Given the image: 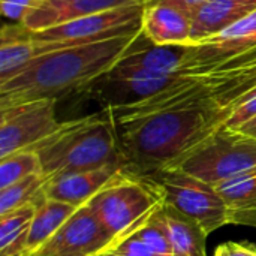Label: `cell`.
Returning <instances> with one entry per match:
<instances>
[{
	"mask_svg": "<svg viewBox=\"0 0 256 256\" xmlns=\"http://www.w3.org/2000/svg\"><path fill=\"white\" fill-rule=\"evenodd\" d=\"M231 224L256 226V168L242 172L216 186Z\"/></svg>",
	"mask_w": 256,
	"mask_h": 256,
	"instance_id": "18",
	"label": "cell"
},
{
	"mask_svg": "<svg viewBox=\"0 0 256 256\" xmlns=\"http://www.w3.org/2000/svg\"><path fill=\"white\" fill-rule=\"evenodd\" d=\"M141 33L36 56L16 76L0 86V110L54 99L88 88L111 70Z\"/></svg>",
	"mask_w": 256,
	"mask_h": 256,
	"instance_id": "2",
	"label": "cell"
},
{
	"mask_svg": "<svg viewBox=\"0 0 256 256\" xmlns=\"http://www.w3.org/2000/svg\"><path fill=\"white\" fill-rule=\"evenodd\" d=\"M22 256H40L38 252H28V254H24Z\"/></svg>",
	"mask_w": 256,
	"mask_h": 256,
	"instance_id": "31",
	"label": "cell"
},
{
	"mask_svg": "<svg viewBox=\"0 0 256 256\" xmlns=\"http://www.w3.org/2000/svg\"><path fill=\"white\" fill-rule=\"evenodd\" d=\"M256 10V0H210L190 18L194 44L212 38Z\"/></svg>",
	"mask_w": 256,
	"mask_h": 256,
	"instance_id": "15",
	"label": "cell"
},
{
	"mask_svg": "<svg viewBox=\"0 0 256 256\" xmlns=\"http://www.w3.org/2000/svg\"><path fill=\"white\" fill-rule=\"evenodd\" d=\"M96 256H123V255L116 254V252H112V250H105V252H102V254H99V255H96Z\"/></svg>",
	"mask_w": 256,
	"mask_h": 256,
	"instance_id": "30",
	"label": "cell"
},
{
	"mask_svg": "<svg viewBox=\"0 0 256 256\" xmlns=\"http://www.w3.org/2000/svg\"><path fill=\"white\" fill-rule=\"evenodd\" d=\"M34 206L36 208H34V216L28 234L26 254L39 250L48 240H51L56 236V232L66 224V220L78 210V207L75 206L46 198L45 195H42Z\"/></svg>",
	"mask_w": 256,
	"mask_h": 256,
	"instance_id": "20",
	"label": "cell"
},
{
	"mask_svg": "<svg viewBox=\"0 0 256 256\" xmlns=\"http://www.w3.org/2000/svg\"><path fill=\"white\" fill-rule=\"evenodd\" d=\"M256 46V10L230 28L186 48L180 75L196 76Z\"/></svg>",
	"mask_w": 256,
	"mask_h": 256,
	"instance_id": "9",
	"label": "cell"
},
{
	"mask_svg": "<svg viewBox=\"0 0 256 256\" xmlns=\"http://www.w3.org/2000/svg\"><path fill=\"white\" fill-rule=\"evenodd\" d=\"M156 0H40L20 22L30 32H39L81 16L128 6H147Z\"/></svg>",
	"mask_w": 256,
	"mask_h": 256,
	"instance_id": "12",
	"label": "cell"
},
{
	"mask_svg": "<svg viewBox=\"0 0 256 256\" xmlns=\"http://www.w3.org/2000/svg\"><path fill=\"white\" fill-rule=\"evenodd\" d=\"M138 38L118 60V68L152 75H180V68L186 48L158 46L153 45L150 40L147 46H140Z\"/></svg>",
	"mask_w": 256,
	"mask_h": 256,
	"instance_id": "16",
	"label": "cell"
},
{
	"mask_svg": "<svg viewBox=\"0 0 256 256\" xmlns=\"http://www.w3.org/2000/svg\"><path fill=\"white\" fill-rule=\"evenodd\" d=\"M141 177L159 189L165 204L196 220L207 236L231 224L228 208L216 186L177 168H164Z\"/></svg>",
	"mask_w": 256,
	"mask_h": 256,
	"instance_id": "7",
	"label": "cell"
},
{
	"mask_svg": "<svg viewBox=\"0 0 256 256\" xmlns=\"http://www.w3.org/2000/svg\"><path fill=\"white\" fill-rule=\"evenodd\" d=\"M39 2L40 0H0V8L6 18L21 22Z\"/></svg>",
	"mask_w": 256,
	"mask_h": 256,
	"instance_id": "26",
	"label": "cell"
},
{
	"mask_svg": "<svg viewBox=\"0 0 256 256\" xmlns=\"http://www.w3.org/2000/svg\"><path fill=\"white\" fill-rule=\"evenodd\" d=\"M39 172H42V165L39 156L33 150L14 153L0 159V189Z\"/></svg>",
	"mask_w": 256,
	"mask_h": 256,
	"instance_id": "23",
	"label": "cell"
},
{
	"mask_svg": "<svg viewBox=\"0 0 256 256\" xmlns=\"http://www.w3.org/2000/svg\"><path fill=\"white\" fill-rule=\"evenodd\" d=\"M170 168H177L218 186L256 168V138L222 126L207 141Z\"/></svg>",
	"mask_w": 256,
	"mask_h": 256,
	"instance_id": "6",
	"label": "cell"
},
{
	"mask_svg": "<svg viewBox=\"0 0 256 256\" xmlns=\"http://www.w3.org/2000/svg\"><path fill=\"white\" fill-rule=\"evenodd\" d=\"M87 204L117 244L146 225L162 207L164 198L146 177L123 170Z\"/></svg>",
	"mask_w": 256,
	"mask_h": 256,
	"instance_id": "4",
	"label": "cell"
},
{
	"mask_svg": "<svg viewBox=\"0 0 256 256\" xmlns=\"http://www.w3.org/2000/svg\"><path fill=\"white\" fill-rule=\"evenodd\" d=\"M46 182L48 180L45 174L39 172L28 176L4 189H0V214L9 213L28 204H36V201L44 195Z\"/></svg>",
	"mask_w": 256,
	"mask_h": 256,
	"instance_id": "22",
	"label": "cell"
},
{
	"mask_svg": "<svg viewBox=\"0 0 256 256\" xmlns=\"http://www.w3.org/2000/svg\"><path fill=\"white\" fill-rule=\"evenodd\" d=\"M156 216L168 231L174 256H207V232L196 220L165 202L158 210Z\"/></svg>",
	"mask_w": 256,
	"mask_h": 256,
	"instance_id": "17",
	"label": "cell"
},
{
	"mask_svg": "<svg viewBox=\"0 0 256 256\" xmlns=\"http://www.w3.org/2000/svg\"><path fill=\"white\" fill-rule=\"evenodd\" d=\"M238 130L243 132V134H246V135H249V136H255L256 138V117L252 118L249 123H246L244 126H242Z\"/></svg>",
	"mask_w": 256,
	"mask_h": 256,
	"instance_id": "29",
	"label": "cell"
},
{
	"mask_svg": "<svg viewBox=\"0 0 256 256\" xmlns=\"http://www.w3.org/2000/svg\"><path fill=\"white\" fill-rule=\"evenodd\" d=\"M56 104L54 99H42L0 110V159L32 150L51 136L62 126Z\"/></svg>",
	"mask_w": 256,
	"mask_h": 256,
	"instance_id": "8",
	"label": "cell"
},
{
	"mask_svg": "<svg viewBox=\"0 0 256 256\" xmlns=\"http://www.w3.org/2000/svg\"><path fill=\"white\" fill-rule=\"evenodd\" d=\"M36 57L32 32L22 24H4L0 33V86L16 76Z\"/></svg>",
	"mask_w": 256,
	"mask_h": 256,
	"instance_id": "19",
	"label": "cell"
},
{
	"mask_svg": "<svg viewBox=\"0 0 256 256\" xmlns=\"http://www.w3.org/2000/svg\"><path fill=\"white\" fill-rule=\"evenodd\" d=\"M214 256H256V248L250 243L228 242L216 249Z\"/></svg>",
	"mask_w": 256,
	"mask_h": 256,
	"instance_id": "27",
	"label": "cell"
},
{
	"mask_svg": "<svg viewBox=\"0 0 256 256\" xmlns=\"http://www.w3.org/2000/svg\"><path fill=\"white\" fill-rule=\"evenodd\" d=\"M116 254L123 256H159L153 249H150L138 236L134 232L132 236L123 238L120 243H117L112 249H110Z\"/></svg>",
	"mask_w": 256,
	"mask_h": 256,
	"instance_id": "25",
	"label": "cell"
},
{
	"mask_svg": "<svg viewBox=\"0 0 256 256\" xmlns=\"http://www.w3.org/2000/svg\"><path fill=\"white\" fill-rule=\"evenodd\" d=\"M156 2L172 6V8L182 10L183 14H186L189 18H192L196 14V10L210 0H156Z\"/></svg>",
	"mask_w": 256,
	"mask_h": 256,
	"instance_id": "28",
	"label": "cell"
},
{
	"mask_svg": "<svg viewBox=\"0 0 256 256\" xmlns=\"http://www.w3.org/2000/svg\"><path fill=\"white\" fill-rule=\"evenodd\" d=\"M146 6H128L100 14L81 16L39 32H32L36 56L90 44L104 42L118 36L141 33Z\"/></svg>",
	"mask_w": 256,
	"mask_h": 256,
	"instance_id": "5",
	"label": "cell"
},
{
	"mask_svg": "<svg viewBox=\"0 0 256 256\" xmlns=\"http://www.w3.org/2000/svg\"><path fill=\"white\" fill-rule=\"evenodd\" d=\"M116 246L88 204L78 210L39 250L40 256H96Z\"/></svg>",
	"mask_w": 256,
	"mask_h": 256,
	"instance_id": "10",
	"label": "cell"
},
{
	"mask_svg": "<svg viewBox=\"0 0 256 256\" xmlns=\"http://www.w3.org/2000/svg\"><path fill=\"white\" fill-rule=\"evenodd\" d=\"M228 116L210 104H190L116 124L124 170L146 176L176 165L218 132Z\"/></svg>",
	"mask_w": 256,
	"mask_h": 256,
	"instance_id": "1",
	"label": "cell"
},
{
	"mask_svg": "<svg viewBox=\"0 0 256 256\" xmlns=\"http://www.w3.org/2000/svg\"><path fill=\"white\" fill-rule=\"evenodd\" d=\"M34 208V204H28L0 214V256H21L26 254Z\"/></svg>",
	"mask_w": 256,
	"mask_h": 256,
	"instance_id": "21",
	"label": "cell"
},
{
	"mask_svg": "<svg viewBox=\"0 0 256 256\" xmlns=\"http://www.w3.org/2000/svg\"><path fill=\"white\" fill-rule=\"evenodd\" d=\"M123 170V164H117L51 178L44 188V195L56 201L81 207L87 204L93 196H96Z\"/></svg>",
	"mask_w": 256,
	"mask_h": 256,
	"instance_id": "13",
	"label": "cell"
},
{
	"mask_svg": "<svg viewBox=\"0 0 256 256\" xmlns=\"http://www.w3.org/2000/svg\"><path fill=\"white\" fill-rule=\"evenodd\" d=\"M256 117V88L249 92L230 112L224 128L231 130H238L242 126L249 123Z\"/></svg>",
	"mask_w": 256,
	"mask_h": 256,
	"instance_id": "24",
	"label": "cell"
},
{
	"mask_svg": "<svg viewBox=\"0 0 256 256\" xmlns=\"http://www.w3.org/2000/svg\"><path fill=\"white\" fill-rule=\"evenodd\" d=\"M195 78L207 92L210 100L224 111L231 110L256 88V46Z\"/></svg>",
	"mask_w": 256,
	"mask_h": 256,
	"instance_id": "11",
	"label": "cell"
},
{
	"mask_svg": "<svg viewBox=\"0 0 256 256\" xmlns=\"http://www.w3.org/2000/svg\"><path fill=\"white\" fill-rule=\"evenodd\" d=\"M32 150L39 156L46 180L123 164L117 132L106 116L63 122Z\"/></svg>",
	"mask_w": 256,
	"mask_h": 256,
	"instance_id": "3",
	"label": "cell"
},
{
	"mask_svg": "<svg viewBox=\"0 0 256 256\" xmlns=\"http://www.w3.org/2000/svg\"><path fill=\"white\" fill-rule=\"evenodd\" d=\"M141 33L158 46H183L194 45L190 18L182 10L154 2L144 8Z\"/></svg>",
	"mask_w": 256,
	"mask_h": 256,
	"instance_id": "14",
	"label": "cell"
}]
</instances>
